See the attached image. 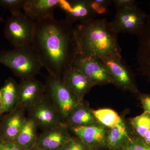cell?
<instances>
[{
    "instance_id": "cb8c5ba5",
    "label": "cell",
    "mask_w": 150,
    "mask_h": 150,
    "mask_svg": "<svg viewBox=\"0 0 150 150\" xmlns=\"http://www.w3.org/2000/svg\"><path fill=\"white\" fill-rule=\"evenodd\" d=\"M123 150H150V146L139 136L132 137L122 149Z\"/></svg>"
},
{
    "instance_id": "603a6c76",
    "label": "cell",
    "mask_w": 150,
    "mask_h": 150,
    "mask_svg": "<svg viewBox=\"0 0 150 150\" xmlns=\"http://www.w3.org/2000/svg\"><path fill=\"white\" fill-rule=\"evenodd\" d=\"M130 123L138 136L142 138L146 132L150 129V114L146 112H143L132 118Z\"/></svg>"
},
{
    "instance_id": "8992f818",
    "label": "cell",
    "mask_w": 150,
    "mask_h": 150,
    "mask_svg": "<svg viewBox=\"0 0 150 150\" xmlns=\"http://www.w3.org/2000/svg\"><path fill=\"white\" fill-rule=\"evenodd\" d=\"M101 60L112 83L124 90L139 93L132 71L122 56L108 57Z\"/></svg>"
},
{
    "instance_id": "5b68a950",
    "label": "cell",
    "mask_w": 150,
    "mask_h": 150,
    "mask_svg": "<svg viewBox=\"0 0 150 150\" xmlns=\"http://www.w3.org/2000/svg\"><path fill=\"white\" fill-rule=\"evenodd\" d=\"M35 22L22 12L11 15L6 22L4 34L14 48L31 45Z\"/></svg>"
},
{
    "instance_id": "484cf974",
    "label": "cell",
    "mask_w": 150,
    "mask_h": 150,
    "mask_svg": "<svg viewBox=\"0 0 150 150\" xmlns=\"http://www.w3.org/2000/svg\"><path fill=\"white\" fill-rule=\"evenodd\" d=\"M89 5L96 15L104 14L107 12L108 6L112 1L110 0H88Z\"/></svg>"
},
{
    "instance_id": "d4e9b609",
    "label": "cell",
    "mask_w": 150,
    "mask_h": 150,
    "mask_svg": "<svg viewBox=\"0 0 150 150\" xmlns=\"http://www.w3.org/2000/svg\"><path fill=\"white\" fill-rule=\"evenodd\" d=\"M25 0H0V6L8 10L11 15L21 12Z\"/></svg>"
},
{
    "instance_id": "f546056e",
    "label": "cell",
    "mask_w": 150,
    "mask_h": 150,
    "mask_svg": "<svg viewBox=\"0 0 150 150\" xmlns=\"http://www.w3.org/2000/svg\"><path fill=\"white\" fill-rule=\"evenodd\" d=\"M0 150H23L13 142H0Z\"/></svg>"
},
{
    "instance_id": "5bb4252c",
    "label": "cell",
    "mask_w": 150,
    "mask_h": 150,
    "mask_svg": "<svg viewBox=\"0 0 150 150\" xmlns=\"http://www.w3.org/2000/svg\"><path fill=\"white\" fill-rule=\"evenodd\" d=\"M27 118L24 110L16 108L0 121V142H14Z\"/></svg>"
},
{
    "instance_id": "7c38bea8",
    "label": "cell",
    "mask_w": 150,
    "mask_h": 150,
    "mask_svg": "<svg viewBox=\"0 0 150 150\" xmlns=\"http://www.w3.org/2000/svg\"><path fill=\"white\" fill-rule=\"evenodd\" d=\"M72 138L69 127L62 123L43 131L38 135L35 146L43 150H61Z\"/></svg>"
},
{
    "instance_id": "30bf717a",
    "label": "cell",
    "mask_w": 150,
    "mask_h": 150,
    "mask_svg": "<svg viewBox=\"0 0 150 150\" xmlns=\"http://www.w3.org/2000/svg\"><path fill=\"white\" fill-rule=\"evenodd\" d=\"M19 84L18 102L16 108L29 110L46 93V86L35 77L21 79Z\"/></svg>"
},
{
    "instance_id": "4fadbf2b",
    "label": "cell",
    "mask_w": 150,
    "mask_h": 150,
    "mask_svg": "<svg viewBox=\"0 0 150 150\" xmlns=\"http://www.w3.org/2000/svg\"><path fill=\"white\" fill-rule=\"evenodd\" d=\"M59 7L64 11L65 19L74 24L96 18L88 0H60Z\"/></svg>"
},
{
    "instance_id": "6da1fadb",
    "label": "cell",
    "mask_w": 150,
    "mask_h": 150,
    "mask_svg": "<svg viewBox=\"0 0 150 150\" xmlns=\"http://www.w3.org/2000/svg\"><path fill=\"white\" fill-rule=\"evenodd\" d=\"M31 45L49 75L61 80L79 54L75 25L66 19L35 21Z\"/></svg>"
},
{
    "instance_id": "83f0119b",
    "label": "cell",
    "mask_w": 150,
    "mask_h": 150,
    "mask_svg": "<svg viewBox=\"0 0 150 150\" xmlns=\"http://www.w3.org/2000/svg\"><path fill=\"white\" fill-rule=\"evenodd\" d=\"M112 3L115 6L116 11L132 7L136 5V1L134 0H113Z\"/></svg>"
},
{
    "instance_id": "277c9868",
    "label": "cell",
    "mask_w": 150,
    "mask_h": 150,
    "mask_svg": "<svg viewBox=\"0 0 150 150\" xmlns=\"http://www.w3.org/2000/svg\"><path fill=\"white\" fill-rule=\"evenodd\" d=\"M45 85L46 93L59 111L64 123L72 110L81 102L62 80L48 75Z\"/></svg>"
},
{
    "instance_id": "ba28073f",
    "label": "cell",
    "mask_w": 150,
    "mask_h": 150,
    "mask_svg": "<svg viewBox=\"0 0 150 150\" xmlns=\"http://www.w3.org/2000/svg\"><path fill=\"white\" fill-rule=\"evenodd\" d=\"M72 68L84 75L93 86L112 83L104 64L100 59L95 56L78 54Z\"/></svg>"
},
{
    "instance_id": "4316f807",
    "label": "cell",
    "mask_w": 150,
    "mask_h": 150,
    "mask_svg": "<svg viewBox=\"0 0 150 150\" xmlns=\"http://www.w3.org/2000/svg\"><path fill=\"white\" fill-rule=\"evenodd\" d=\"M88 148L77 138H72L61 150H87Z\"/></svg>"
},
{
    "instance_id": "ffe728a7",
    "label": "cell",
    "mask_w": 150,
    "mask_h": 150,
    "mask_svg": "<svg viewBox=\"0 0 150 150\" xmlns=\"http://www.w3.org/2000/svg\"><path fill=\"white\" fill-rule=\"evenodd\" d=\"M64 123L70 128L91 126L99 123L95 117L93 110L82 102L72 110Z\"/></svg>"
},
{
    "instance_id": "e0dca14e",
    "label": "cell",
    "mask_w": 150,
    "mask_h": 150,
    "mask_svg": "<svg viewBox=\"0 0 150 150\" xmlns=\"http://www.w3.org/2000/svg\"><path fill=\"white\" fill-rule=\"evenodd\" d=\"M62 81L81 102H83L84 97L93 86L84 75L74 68L67 72Z\"/></svg>"
},
{
    "instance_id": "44dd1931",
    "label": "cell",
    "mask_w": 150,
    "mask_h": 150,
    "mask_svg": "<svg viewBox=\"0 0 150 150\" xmlns=\"http://www.w3.org/2000/svg\"><path fill=\"white\" fill-rule=\"evenodd\" d=\"M38 127L32 118L28 116L19 131L13 143L23 150H29L35 146L38 137Z\"/></svg>"
},
{
    "instance_id": "d6a6232c",
    "label": "cell",
    "mask_w": 150,
    "mask_h": 150,
    "mask_svg": "<svg viewBox=\"0 0 150 150\" xmlns=\"http://www.w3.org/2000/svg\"><path fill=\"white\" fill-rule=\"evenodd\" d=\"M3 21H4V18H3L0 16V23L2 22Z\"/></svg>"
},
{
    "instance_id": "8d00e7d4",
    "label": "cell",
    "mask_w": 150,
    "mask_h": 150,
    "mask_svg": "<svg viewBox=\"0 0 150 150\" xmlns=\"http://www.w3.org/2000/svg\"></svg>"
},
{
    "instance_id": "7a4b0ae2",
    "label": "cell",
    "mask_w": 150,
    "mask_h": 150,
    "mask_svg": "<svg viewBox=\"0 0 150 150\" xmlns=\"http://www.w3.org/2000/svg\"><path fill=\"white\" fill-rule=\"evenodd\" d=\"M79 54L100 60L121 56L118 33L105 18H94L75 25Z\"/></svg>"
},
{
    "instance_id": "7402d4cb",
    "label": "cell",
    "mask_w": 150,
    "mask_h": 150,
    "mask_svg": "<svg viewBox=\"0 0 150 150\" xmlns=\"http://www.w3.org/2000/svg\"><path fill=\"white\" fill-rule=\"evenodd\" d=\"M93 112L98 122L109 129L117 125L122 119L116 111L110 108L93 110Z\"/></svg>"
},
{
    "instance_id": "9a60e30c",
    "label": "cell",
    "mask_w": 150,
    "mask_h": 150,
    "mask_svg": "<svg viewBox=\"0 0 150 150\" xmlns=\"http://www.w3.org/2000/svg\"><path fill=\"white\" fill-rule=\"evenodd\" d=\"M146 20L141 31L137 35L138 39L137 57L141 72L150 80V3Z\"/></svg>"
},
{
    "instance_id": "8fae6325",
    "label": "cell",
    "mask_w": 150,
    "mask_h": 150,
    "mask_svg": "<svg viewBox=\"0 0 150 150\" xmlns=\"http://www.w3.org/2000/svg\"><path fill=\"white\" fill-rule=\"evenodd\" d=\"M76 138L88 149H100L107 147L108 130L100 123L69 128Z\"/></svg>"
},
{
    "instance_id": "836d02e7",
    "label": "cell",
    "mask_w": 150,
    "mask_h": 150,
    "mask_svg": "<svg viewBox=\"0 0 150 150\" xmlns=\"http://www.w3.org/2000/svg\"><path fill=\"white\" fill-rule=\"evenodd\" d=\"M1 93H0V106L1 105Z\"/></svg>"
},
{
    "instance_id": "f1b7e54d",
    "label": "cell",
    "mask_w": 150,
    "mask_h": 150,
    "mask_svg": "<svg viewBox=\"0 0 150 150\" xmlns=\"http://www.w3.org/2000/svg\"><path fill=\"white\" fill-rule=\"evenodd\" d=\"M140 98L144 112L150 114V95H141Z\"/></svg>"
},
{
    "instance_id": "d590c367",
    "label": "cell",
    "mask_w": 150,
    "mask_h": 150,
    "mask_svg": "<svg viewBox=\"0 0 150 150\" xmlns=\"http://www.w3.org/2000/svg\"><path fill=\"white\" fill-rule=\"evenodd\" d=\"M1 115H1V114H0V117H1Z\"/></svg>"
},
{
    "instance_id": "4dcf8cb0",
    "label": "cell",
    "mask_w": 150,
    "mask_h": 150,
    "mask_svg": "<svg viewBox=\"0 0 150 150\" xmlns=\"http://www.w3.org/2000/svg\"><path fill=\"white\" fill-rule=\"evenodd\" d=\"M142 139L150 146V129L146 132Z\"/></svg>"
},
{
    "instance_id": "3957f363",
    "label": "cell",
    "mask_w": 150,
    "mask_h": 150,
    "mask_svg": "<svg viewBox=\"0 0 150 150\" xmlns=\"http://www.w3.org/2000/svg\"><path fill=\"white\" fill-rule=\"evenodd\" d=\"M0 64L21 79L35 77L43 67L31 45L0 51Z\"/></svg>"
},
{
    "instance_id": "52a82bcc",
    "label": "cell",
    "mask_w": 150,
    "mask_h": 150,
    "mask_svg": "<svg viewBox=\"0 0 150 150\" xmlns=\"http://www.w3.org/2000/svg\"><path fill=\"white\" fill-rule=\"evenodd\" d=\"M147 14L137 5L133 7L116 11L110 24L118 33H129L137 35L144 25Z\"/></svg>"
},
{
    "instance_id": "2e32d148",
    "label": "cell",
    "mask_w": 150,
    "mask_h": 150,
    "mask_svg": "<svg viewBox=\"0 0 150 150\" xmlns=\"http://www.w3.org/2000/svg\"><path fill=\"white\" fill-rule=\"evenodd\" d=\"M60 0H25L24 13L34 21L54 17V11Z\"/></svg>"
},
{
    "instance_id": "e575fe53",
    "label": "cell",
    "mask_w": 150,
    "mask_h": 150,
    "mask_svg": "<svg viewBox=\"0 0 150 150\" xmlns=\"http://www.w3.org/2000/svg\"><path fill=\"white\" fill-rule=\"evenodd\" d=\"M87 150H100V149H88Z\"/></svg>"
},
{
    "instance_id": "1f68e13d",
    "label": "cell",
    "mask_w": 150,
    "mask_h": 150,
    "mask_svg": "<svg viewBox=\"0 0 150 150\" xmlns=\"http://www.w3.org/2000/svg\"><path fill=\"white\" fill-rule=\"evenodd\" d=\"M29 150H43L40 149V148L38 147L37 146H35L33 147L32 148H31Z\"/></svg>"
},
{
    "instance_id": "d6986e66",
    "label": "cell",
    "mask_w": 150,
    "mask_h": 150,
    "mask_svg": "<svg viewBox=\"0 0 150 150\" xmlns=\"http://www.w3.org/2000/svg\"><path fill=\"white\" fill-rule=\"evenodd\" d=\"M132 137L129 126L122 118L117 125L108 130L107 147L111 150H121Z\"/></svg>"
},
{
    "instance_id": "9c48e42d",
    "label": "cell",
    "mask_w": 150,
    "mask_h": 150,
    "mask_svg": "<svg viewBox=\"0 0 150 150\" xmlns=\"http://www.w3.org/2000/svg\"><path fill=\"white\" fill-rule=\"evenodd\" d=\"M38 128L43 131L54 128L63 123L59 111L47 94L28 110Z\"/></svg>"
},
{
    "instance_id": "ac0fdd59",
    "label": "cell",
    "mask_w": 150,
    "mask_h": 150,
    "mask_svg": "<svg viewBox=\"0 0 150 150\" xmlns=\"http://www.w3.org/2000/svg\"><path fill=\"white\" fill-rule=\"evenodd\" d=\"M1 102L0 106V114L2 115L14 110L18 102L19 84L13 78L6 80L0 89Z\"/></svg>"
}]
</instances>
